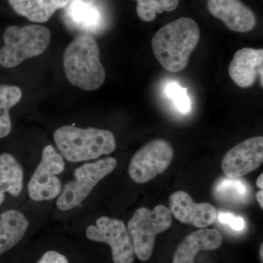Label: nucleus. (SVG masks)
I'll return each mask as SVG.
<instances>
[{"label": "nucleus", "mask_w": 263, "mask_h": 263, "mask_svg": "<svg viewBox=\"0 0 263 263\" xmlns=\"http://www.w3.org/2000/svg\"><path fill=\"white\" fill-rule=\"evenodd\" d=\"M24 186V170L13 155H0V205L5 199V193L18 197Z\"/></svg>", "instance_id": "17"}, {"label": "nucleus", "mask_w": 263, "mask_h": 263, "mask_svg": "<svg viewBox=\"0 0 263 263\" xmlns=\"http://www.w3.org/2000/svg\"><path fill=\"white\" fill-rule=\"evenodd\" d=\"M63 65L66 78L76 87L95 91L105 82L106 73L100 49L90 34H80L70 43L64 53Z\"/></svg>", "instance_id": "2"}, {"label": "nucleus", "mask_w": 263, "mask_h": 263, "mask_svg": "<svg viewBox=\"0 0 263 263\" xmlns=\"http://www.w3.org/2000/svg\"><path fill=\"white\" fill-rule=\"evenodd\" d=\"M69 15L76 27L85 30H93L100 24L101 17L95 5L83 0H72Z\"/></svg>", "instance_id": "19"}, {"label": "nucleus", "mask_w": 263, "mask_h": 263, "mask_svg": "<svg viewBox=\"0 0 263 263\" xmlns=\"http://www.w3.org/2000/svg\"><path fill=\"white\" fill-rule=\"evenodd\" d=\"M259 255H260L261 260H263V245H261L260 249H259Z\"/></svg>", "instance_id": "27"}, {"label": "nucleus", "mask_w": 263, "mask_h": 263, "mask_svg": "<svg viewBox=\"0 0 263 263\" xmlns=\"http://www.w3.org/2000/svg\"><path fill=\"white\" fill-rule=\"evenodd\" d=\"M249 187L245 181L226 178L219 181L215 188V197L220 201L243 202L248 199Z\"/></svg>", "instance_id": "20"}, {"label": "nucleus", "mask_w": 263, "mask_h": 263, "mask_svg": "<svg viewBox=\"0 0 263 263\" xmlns=\"http://www.w3.org/2000/svg\"><path fill=\"white\" fill-rule=\"evenodd\" d=\"M117 160L109 157L85 163L76 169L74 179L68 181L59 195L57 206L62 212L79 206L93 189L117 167Z\"/></svg>", "instance_id": "6"}, {"label": "nucleus", "mask_w": 263, "mask_h": 263, "mask_svg": "<svg viewBox=\"0 0 263 263\" xmlns=\"http://www.w3.org/2000/svg\"><path fill=\"white\" fill-rule=\"evenodd\" d=\"M256 197H257V202H258L259 206H260L261 209H263V191L262 190H259V191L257 192V195H256Z\"/></svg>", "instance_id": "25"}, {"label": "nucleus", "mask_w": 263, "mask_h": 263, "mask_svg": "<svg viewBox=\"0 0 263 263\" xmlns=\"http://www.w3.org/2000/svg\"><path fill=\"white\" fill-rule=\"evenodd\" d=\"M86 236L89 240L105 243L111 249L114 263H133L136 254L127 228L123 221L108 216L97 219L95 226L86 228Z\"/></svg>", "instance_id": "9"}, {"label": "nucleus", "mask_w": 263, "mask_h": 263, "mask_svg": "<svg viewBox=\"0 0 263 263\" xmlns=\"http://www.w3.org/2000/svg\"><path fill=\"white\" fill-rule=\"evenodd\" d=\"M223 238L218 230L202 228L187 235L178 247L172 263H195L201 251L215 250L222 245Z\"/></svg>", "instance_id": "14"}, {"label": "nucleus", "mask_w": 263, "mask_h": 263, "mask_svg": "<svg viewBox=\"0 0 263 263\" xmlns=\"http://www.w3.org/2000/svg\"><path fill=\"white\" fill-rule=\"evenodd\" d=\"M13 10L33 22H48L57 10L68 5L70 0H8Z\"/></svg>", "instance_id": "16"}, {"label": "nucleus", "mask_w": 263, "mask_h": 263, "mask_svg": "<svg viewBox=\"0 0 263 263\" xmlns=\"http://www.w3.org/2000/svg\"><path fill=\"white\" fill-rule=\"evenodd\" d=\"M22 92L16 86L0 84V138L10 134L12 129L10 110L19 103Z\"/></svg>", "instance_id": "18"}, {"label": "nucleus", "mask_w": 263, "mask_h": 263, "mask_svg": "<svg viewBox=\"0 0 263 263\" xmlns=\"http://www.w3.org/2000/svg\"><path fill=\"white\" fill-rule=\"evenodd\" d=\"M170 210L177 220L197 228H205L217 220V211L208 202H195L186 192H175L170 197Z\"/></svg>", "instance_id": "11"}, {"label": "nucleus", "mask_w": 263, "mask_h": 263, "mask_svg": "<svg viewBox=\"0 0 263 263\" xmlns=\"http://www.w3.org/2000/svg\"><path fill=\"white\" fill-rule=\"evenodd\" d=\"M263 50L243 48L235 52L230 62V77L237 86L243 89L251 87L255 83L257 76L263 86Z\"/></svg>", "instance_id": "13"}, {"label": "nucleus", "mask_w": 263, "mask_h": 263, "mask_svg": "<svg viewBox=\"0 0 263 263\" xmlns=\"http://www.w3.org/2000/svg\"><path fill=\"white\" fill-rule=\"evenodd\" d=\"M5 46L0 48V65L13 68L24 60L41 54L51 40L49 29L37 24L18 27L10 26L5 29Z\"/></svg>", "instance_id": "4"}, {"label": "nucleus", "mask_w": 263, "mask_h": 263, "mask_svg": "<svg viewBox=\"0 0 263 263\" xmlns=\"http://www.w3.org/2000/svg\"><path fill=\"white\" fill-rule=\"evenodd\" d=\"M208 9L230 30L249 32L255 27V15L240 0H209Z\"/></svg>", "instance_id": "12"}, {"label": "nucleus", "mask_w": 263, "mask_h": 263, "mask_svg": "<svg viewBox=\"0 0 263 263\" xmlns=\"http://www.w3.org/2000/svg\"><path fill=\"white\" fill-rule=\"evenodd\" d=\"M37 263H70L64 254L57 251H48Z\"/></svg>", "instance_id": "24"}, {"label": "nucleus", "mask_w": 263, "mask_h": 263, "mask_svg": "<svg viewBox=\"0 0 263 263\" xmlns=\"http://www.w3.org/2000/svg\"><path fill=\"white\" fill-rule=\"evenodd\" d=\"M217 219L221 224L229 226L235 231H242L245 228L243 218L235 216L233 213L221 212L217 214Z\"/></svg>", "instance_id": "23"}, {"label": "nucleus", "mask_w": 263, "mask_h": 263, "mask_svg": "<svg viewBox=\"0 0 263 263\" xmlns=\"http://www.w3.org/2000/svg\"><path fill=\"white\" fill-rule=\"evenodd\" d=\"M262 162V136L253 137L228 151L221 162V167L227 177L238 179L258 168Z\"/></svg>", "instance_id": "10"}, {"label": "nucleus", "mask_w": 263, "mask_h": 263, "mask_svg": "<svg viewBox=\"0 0 263 263\" xmlns=\"http://www.w3.org/2000/svg\"><path fill=\"white\" fill-rule=\"evenodd\" d=\"M166 94L174 101L176 108L181 113L186 114L191 110V100L187 91L176 83L170 84L166 88Z\"/></svg>", "instance_id": "22"}, {"label": "nucleus", "mask_w": 263, "mask_h": 263, "mask_svg": "<svg viewBox=\"0 0 263 263\" xmlns=\"http://www.w3.org/2000/svg\"><path fill=\"white\" fill-rule=\"evenodd\" d=\"M137 2V14L143 22L155 20L157 13L172 12L179 5V0H135Z\"/></svg>", "instance_id": "21"}, {"label": "nucleus", "mask_w": 263, "mask_h": 263, "mask_svg": "<svg viewBox=\"0 0 263 263\" xmlns=\"http://www.w3.org/2000/svg\"><path fill=\"white\" fill-rule=\"evenodd\" d=\"M172 224L171 210L163 205L153 209L141 208L133 214L127 224L135 254L141 261L148 260L153 253L157 235Z\"/></svg>", "instance_id": "5"}, {"label": "nucleus", "mask_w": 263, "mask_h": 263, "mask_svg": "<svg viewBox=\"0 0 263 263\" xmlns=\"http://www.w3.org/2000/svg\"><path fill=\"white\" fill-rule=\"evenodd\" d=\"M200 29L193 18L182 17L166 24L152 38V50L166 70L178 72L188 65L200 41Z\"/></svg>", "instance_id": "1"}, {"label": "nucleus", "mask_w": 263, "mask_h": 263, "mask_svg": "<svg viewBox=\"0 0 263 263\" xmlns=\"http://www.w3.org/2000/svg\"><path fill=\"white\" fill-rule=\"evenodd\" d=\"M172 146L165 140L148 142L135 154L130 161L129 174L132 180L144 183L164 173L174 160Z\"/></svg>", "instance_id": "8"}, {"label": "nucleus", "mask_w": 263, "mask_h": 263, "mask_svg": "<svg viewBox=\"0 0 263 263\" xmlns=\"http://www.w3.org/2000/svg\"><path fill=\"white\" fill-rule=\"evenodd\" d=\"M62 156L51 145L45 146L42 157L29 180L27 190L29 197L36 202L53 200L60 195L62 183L58 175L65 170Z\"/></svg>", "instance_id": "7"}, {"label": "nucleus", "mask_w": 263, "mask_h": 263, "mask_svg": "<svg viewBox=\"0 0 263 263\" xmlns=\"http://www.w3.org/2000/svg\"><path fill=\"white\" fill-rule=\"evenodd\" d=\"M29 224L27 217L19 211L8 210L0 214V255L21 241Z\"/></svg>", "instance_id": "15"}, {"label": "nucleus", "mask_w": 263, "mask_h": 263, "mask_svg": "<svg viewBox=\"0 0 263 263\" xmlns=\"http://www.w3.org/2000/svg\"><path fill=\"white\" fill-rule=\"evenodd\" d=\"M53 139L60 155L71 162H84L110 155L117 147L113 133L94 127L63 126L55 131Z\"/></svg>", "instance_id": "3"}, {"label": "nucleus", "mask_w": 263, "mask_h": 263, "mask_svg": "<svg viewBox=\"0 0 263 263\" xmlns=\"http://www.w3.org/2000/svg\"><path fill=\"white\" fill-rule=\"evenodd\" d=\"M256 185L259 190L263 189V174L259 175V177L257 178V181H256Z\"/></svg>", "instance_id": "26"}]
</instances>
